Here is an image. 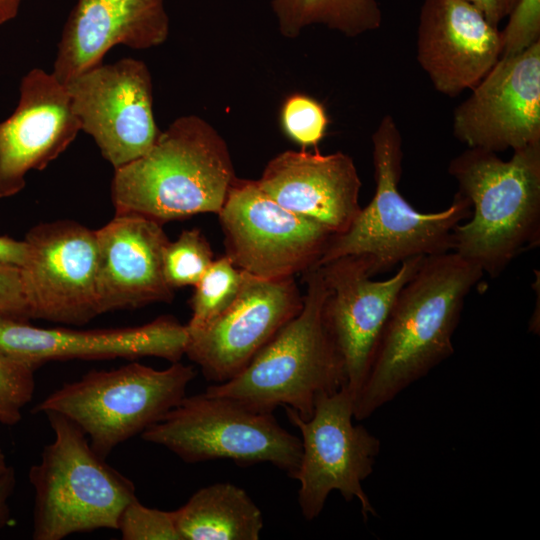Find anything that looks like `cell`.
Masks as SVG:
<instances>
[{"mask_svg": "<svg viewBox=\"0 0 540 540\" xmlns=\"http://www.w3.org/2000/svg\"><path fill=\"white\" fill-rule=\"evenodd\" d=\"M484 273L453 251L430 255L399 291L365 378L354 419L369 418L454 353L465 299Z\"/></svg>", "mask_w": 540, "mask_h": 540, "instance_id": "6da1fadb", "label": "cell"}, {"mask_svg": "<svg viewBox=\"0 0 540 540\" xmlns=\"http://www.w3.org/2000/svg\"><path fill=\"white\" fill-rule=\"evenodd\" d=\"M236 179L222 136L203 118L186 115L161 131L144 155L114 170L111 198L115 212L164 224L218 214Z\"/></svg>", "mask_w": 540, "mask_h": 540, "instance_id": "7a4b0ae2", "label": "cell"}, {"mask_svg": "<svg viewBox=\"0 0 540 540\" xmlns=\"http://www.w3.org/2000/svg\"><path fill=\"white\" fill-rule=\"evenodd\" d=\"M448 173L472 207L470 220L458 224L452 251L498 277L524 251L540 244V142L497 153L467 148L454 157Z\"/></svg>", "mask_w": 540, "mask_h": 540, "instance_id": "3957f363", "label": "cell"}, {"mask_svg": "<svg viewBox=\"0 0 540 540\" xmlns=\"http://www.w3.org/2000/svg\"><path fill=\"white\" fill-rule=\"evenodd\" d=\"M303 307L233 378L205 393L238 400L252 409L273 412L290 407L308 420L316 400L346 386L342 357L324 318L327 287L318 267L303 273Z\"/></svg>", "mask_w": 540, "mask_h": 540, "instance_id": "277c9868", "label": "cell"}, {"mask_svg": "<svg viewBox=\"0 0 540 540\" xmlns=\"http://www.w3.org/2000/svg\"><path fill=\"white\" fill-rule=\"evenodd\" d=\"M375 193L350 227L333 236L315 267L333 259L363 256L374 275L413 257L452 251L455 227L472 214L469 200L458 191L446 209L422 213L401 195L402 137L386 115L372 135Z\"/></svg>", "mask_w": 540, "mask_h": 540, "instance_id": "5b68a950", "label": "cell"}, {"mask_svg": "<svg viewBox=\"0 0 540 540\" xmlns=\"http://www.w3.org/2000/svg\"><path fill=\"white\" fill-rule=\"evenodd\" d=\"M45 414L54 440L28 473L34 490L32 538L118 530L123 509L136 498L134 483L94 452L78 425L59 413Z\"/></svg>", "mask_w": 540, "mask_h": 540, "instance_id": "8992f818", "label": "cell"}, {"mask_svg": "<svg viewBox=\"0 0 540 540\" xmlns=\"http://www.w3.org/2000/svg\"><path fill=\"white\" fill-rule=\"evenodd\" d=\"M195 376V369L180 361L163 370L136 361L112 370H90L50 393L32 413L56 412L68 418L106 459L176 407Z\"/></svg>", "mask_w": 540, "mask_h": 540, "instance_id": "52a82bcc", "label": "cell"}, {"mask_svg": "<svg viewBox=\"0 0 540 540\" xmlns=\"http://www.w3.org/2000/svg\"><path fill=\"white\" fill-rule=\"evenodd\" d=\"M143 440L165 447L186 463L229 459L239 466L270 463L296 474L301 439L273 415L205 392L185 398L142 432Z\"/></svg>", "mask_w": 540, "mask_h": 540, "instance_id": "ba28073f", "label": "cell"}, {"mask_svg": "<svg viewBox=\"0 0 540 540\" xmlns=\"http://www.w3.org/2000/svg\"><path fill=\"white\" fill-rule=\"evenodd\" d=\"M284 408L302 436L300 464L293 479L300 484L298 504L305 520L320 515L332 491L347 502L357 499L364 521L376 516L362 482L373 472L381 442L364 426L353 424L354 398L349 389L343 386L320 396L308 420L294 409Z\"/></svg>", "mask_w": 540, "mask_h": 540, "instance_id": "9c48e42d", "label": "cell"}, {"mask_svg": "<svg viewBox=\"0 0 540 540\" xmlns=\"http://www.w3.org/2000/svg\"><path fill=\"white\" fill-rule=\"evenodd\" d=\"M217 215L226 256L239 269L265 279L314 268L334 236L278 204L256 180L236 179Z\"/></svg>", "mask_w": 540, "mask_h": 540, "instance_id": "30bf717a", "label": "cell"}, {"mask_svg": "<svg viewBox=\"0 0 540 540\" xmlns=\"http://www.w3.org/2000/svg\"><path fill=\"white\" fill-rule=\"evenodd\" d=\"M20 268L27 319L85 325L100 315L96 230L71 220L39 223Z\"/></svg>", "mask_w": 540, "mask_h": 540, "instance_id": "8fae6325", "label": "cell"}, {"mask_svg": "<svg viewBox=\"0 0 540 540\" xmlns=\"http://www.w3.org/2000/svg\"><path fill=\"white\" fill-rule=\"evenodd\" d=\"M81 130L118 169L144 155L160 134L153 114L152 78L134 58L100 64L64 84Z\"/></svg>", "mask_w": 540, "mask_h": 540, "instance_id": "7c38bea8", "label": "cell"}, {"mask_svg": "<svg viewBox=\"0 0 540 540\" xmlns=\"http://www.w3.org/2000/svg\"><path fill=\"white\" fill-rule=\"evenodd\" d=\"M302 307L303 295L294 277L265 279L243 271L240 290L230 306L203 329L188 332L185 355L200 367L206 380L228 381Z\"/></svg>", "mask_w": 540, "mask_h": 540, "instance_id": "4fadbf2b", "label": "cell"}, {"mask_svg": "<svg viewBox=\"0 0 540 540\" xmlns=\"http://www.w3.org/2000/svg\"><path fill=\"white\" fill-rule=\"evenodd\" d=\"M453 134L495 153L540 142V41L499 58L456 107Z\"/></svg>", "mask_w": 540, "mask_h": 540, "instance_id": "5bb4252c", "label": "cell"}, {"mask_svg": "<svg viewBox=\"0 0 540 540\" xmlns=\"http://www.w3.org/2000/svg\"><path fill=\"white\" fill-rule=\"evenodd\" d=\"M424 258L402 262L392 277L382 281L371 279L370 265L363 256H342L318 266L327 287L325 322L342 357L346 387L353 398L399 291Z\"/></svg>", "mask_w": 540, "mask_h": 540, "instance_id": "9a60e30c", "label": "cell"}, {"mask_svg": "<svg viewBox=\"0 0 540 540\" xmlns=\"http://www.w3.org/2000/svg\"><path fill=\"white\" fill-rule=\"evenodd\" d=\"M188 342L186 325L172 316H159L140 326L78 330L37 327L0 313V352L35 370L50 361L136 360L153 356L179 362Z\"/></svg>", "mask_w": 540, "mask_h": 540, "instance_id": "2e32d148", "label": "cell"}, {"mask_svg": "<svg viewBox=\"0 0 540 540\" xmlns=\"http://www.w3.org/2000/svg\"><path fill=\"white\" fill-rule=\"evenodd\" d=\"M81 131L66 87L34 68L19 85L14 112L0 121V198L23 190L31 170H43Z\"/></svg>", "mask_w": 540, "mask_h": 540, "instance_id": "e0dca14e", "label": "cell"}, {"mask_svg": "<svg viewBox=\"0 0 540 540\" xmlns=\"http://www.w3.org/2000/svg\"><path fill=\"white\" fill-rule=\"evenodd\" d=\"M416 50L434 88L455 97L471 90L499 60L501 31L465 0H425Z\"/></svg>", "mask_w": 540, "mask_h": 540, "instance_id": "ac0fdd59", "label": "cell"}, {"mask_svg": "<svg viewBox=\"0 0 540 540\" xmlns=\"http://www.w3.org/2000/svg\"><path fill=\"white\" fill-rule=\"evenodd\" d=\"M96 237L100 315L173 300L174 290L163 276L162 256L169 239L162 223L133 212H115L96 230Z\"/></svg>", "mask_w": 540, "mask_h": 540, "instance_id": "d6986e66", "label": "cell"}, {"mask_svg": "<svg viewBox=\"0 0 540 540\" xmlns=\"http://www.w3.org/2000/svg\"><path fill=\"white\" fill-rule=\"evenodd\" d=\"M256 182L278 204L334 236L344 233L361 210V180L353 159L343 152H281Z\"/></svg>", "mask_w": 540, "mask_h": 540, "instance_id": "ffe728a7", "label": "cell"}, {"mask_svg": "<svg viewBox=\"0 0 540 540\" xmlns=\"http://www.w3.org/2000/svg\"><path fill=\"white\" fill-rule=\"evenodd\" d=\"M168 34L164 0H78L64 25L52 74L66 84L102 64L114 46L148 49Z\"/></svg>", "mask_w": 540, "mask_h": 540, "instance_id": "44dd1931", "label": "cell"}, {"mask_svg": "<svg viewBox=\"0 0 540 540\" xmlns=\"http://www.w3.org/2000/svg\"><path fill=\"white\" fill-rule=\"evenodd\" d=\"M174 513L181 540H258L264 526L247 492L227 482L197 490Z\"/></svg>", "mask_w": 540, "mask_h": 540, "instance_id": "7402d4cb", "label": "cell"}, {"mask_svg": "<svg viewBox=\"0 0 540 540\" xmlns=\"http://www.w3.org/2000/svg\"><path fill=\"white\" fill-rule=\"evenodd\" d=\"M272 8L287 38L314 24L356 37L378 29L382 22L376 0H272Z\"/></svg>", "mask_w": 540, "mask_h": 540, "instance_id": "603a6c76", "label": "cell"}, {"mask_svg": "<svg viewBox=\"0 0 540 540\" xmlns=\"http://www.w3.org/2000/svg\"><path fill=\"white\" fill-rule=\"evenodd\" d=\"M243 280V270L225 255L213 261L194 286L190 299L191 318L188 332L203 329L217 318L235 300Z\"/></svg>", "mask_w": 540, "mask_h": 540, "instance_id": "cb8c5ba5", "label": "cell"}, {"mask_svg": "<svg viewBox=\"0 0 540 540\" xmlns=\"http://www.w3.org/2000/svg\"><path fill=\"white\" fill-rule=\"evenodd\" d=\"M214 260L211 246L198 228L183 230L175 241H169L164 248V279L173 290L195 286Z\"/></svg>", "mask_w": 540, "mask_h": 540, "instance_id": "d4e9b609", "label": "cell"}, {"mask_svg": "<svg viewBox=\"0 0 540 540\" xmlns=\"http://www.w3.org/2000/svg\"><path fill=\"white\" fill-rule=\"evenodd\" d=\"M35 369L0 352V423L14 426L35 390Z\"/></svg>", "mask_w": 540, "mask_h": 540, "instance_id": "484cf974", "label": "cell"}, {"mask_svg": "<svg viewBox=\"0 0 540 540\" xmlns=\"http://www.w3.org/2000/svg\"><path fill=\"white\" fill-rule=\"evenodd\" d=\"M285 133L303 147L316 146L324 137L328 117L324 107L304 94L289 96L281 110Z\"/></svg>", "mask_w": 540, "mask_h": 540, "instance_id": "4316f807", "label": "cell"}, {"mask_svg": "<svg viewBox=\"0 0 540 540\" xmlns=\"http://www.w3.org/2000/svg\"><path fill=\"white\" fill-rule=\"evenodd\" d=\"M118 530L124 540H181L174 511L146 507L137 497L123 509Z\"/></svg>", "mask_w": 540, "mask_h": 540, "instance_id": "83f0119b", "label": "cell"}, {"mask_svg": "<svg viewBox=\"0 0 540 540\" xmlns=\"http://www.w3.org/2000/svg\"><path fill=\"white\" fill-rule=\"evenodd\" d=\"M503 31L501 56L514 55L540 41V0H517Z\"/></svg>", "mask_w": 540, "mask_h": 540, "instance_id": "f1b7e54d", "label": "cell"}, {"mask_svg": "<svg viewBox=\"0 0 540 540\" xmlns=\"http://www.w3.org/2000/svg\"><path fill=\"white\" fill-rule=\"evenodd\" d=\"M0 313L27 319L21 271L18 267L0 264Z\"/></svg>", "mask_w": 540, "mask_h": 540, "instance_id": "f546056e", "label": "cell"}, {"mask_svg": "<svg viewBox=\"0 0 540 540\" xmlns=\"http://www.w3.org/2000/svg\"><path fill=\"white\" fill-rule=\"evenodd\" d=\"M478 9L486 20L498 28L499 23L512 11L517 0H465Z\"/></svg>", "mask_w": 540, "mask_h": 540, "instance_id": "4dcf8cb0", "label": "cell"}, {"mask_svg": "<svg viewBox=\"0 0 540 540\" xmlns=\"http://www.w3.org/2000/svg\"><path fill=\"white\" fill-rule=\"evenodd\" d=\"M27 256L28 246L25 240L0 236V264L21 268Z\"/></svg>", "mask_w": 540, "mask_h": 540, "instance_id": "1f68e13d", "label": "cell"}, {"mask_svg": "<svg viewBox=\"0 0 540 540\" xmlns=\"http://www.w3.org/2000/svg\"><path fill=\"white\" fill-rule=\"evenodd\" d=\"M16 486V473L12 466L0 475V530L4 528L10 520L9 499Z\"/></svg>", "mask_w": 540, "mask_h": 540, "instance_id": "d6a6232c", "label": "cell"}, {"mask_svg": "<svg viewBox=\"0 0 540 540\" xmlns=\"http://www.w3.org/2000/svg\"><path fill=\"white\" fill-rule=\"evenodd\" d=\"M21 2L22 0H0V25L17 16Z\"/></svg>", "mask_w": 540, "mask_h": 540, "instance_id": "836d02e7", "label": "cell"}, {"mask_svg": "<svg viewBox=\"0 0 540 540\" xmlns=\"http://www.w3.org/2000/svg\"><path fill=\"white\" fill-rule=\"evenodd\" d=\"M8 466L6 456L3 450L0 448V475L7 469Z\"/></svg>", "mask_w": 540, "mask_h": 540, "instance_id": "e575fe53", "label": "cell"}]
</instances>
